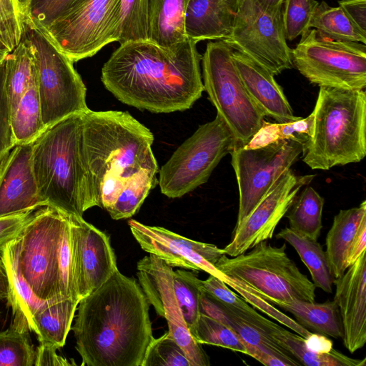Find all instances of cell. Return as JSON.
<instances>
[{
  "mask_svg": "<svg viewBox=\"0 0 366 366\" xmlns=\"http://www.w3.org/2000/svg\"><path fill=\"white\" fill-rule=\"evenodd\" d=\"M197 42L164 47L149 40L120 44L104 63L101 80L119 101L154 113L190 109L204 91Z\"/></svg>",
  "mask_w": 366,
  "mask_h": 366,
  "instance_id": "6da1fadb",
  "label": "cell"
},
{
  "mask_svg": "<svg viewBox=\"0 0 366 366\" xmlns=\"http://www.w3.org/2000/svg\"><path fill=\"white\" fill-rule=\"evenodd\" d=\"M149 302L135 280L119 269L80 300L71 327L81 366H141L154 338Z\"/></svg>",
  "mask_w": 366,
  "mask_h": 366,
  "instance_id": "7a4b0ae2",
  "label": "cell"
},
{
  "mask_svg": "<svg viewBox=\"0 0 366 366\" xmlns=\"http://www.w3.org/2000/svg\"><path fill=\"white\" fill-rule=\"evenodd\" d=\"M81 152L86 175V207L102 208L103 183L127 181L142 169H159L154 136L127 112L86 110L81 114Z\"/></svg>",
  "mask_w": 366,
  "mask_h": 366,
  "instance_id": "3957f363",
  "label": "cell"
},
{
  "mask_svg": "<svg viewBox=\"0 0 366 366\" xmlns=\"http://www.w3.org/2000/svg\"><path fill=\"white\" fill-rule=\"evenodd\" d=\"M9 247L22 277L38 298L80 301L73 278L69 214L51 206L37 209Z\"/></svg>",
  "mask_w": 366,
  "mask_h": 366,
  "instance_id": "277c9868",
  "label": "cell"
},
{
  "mask_svg": "<svg viewBox=\"0 0 366 366\" xmlns=\"http://www.w3.org/2000/svg\"><path fill=\"white\" fill-rule=\"evenodd\" d=\"M81 114L48 127L31 143L32 168L41 197L46 206L77 217L87 210Z\"/></svg>",
  "mask_w": 366,
  "mask_h": 366,
  "instance_id": "5b68a950",
  "label": "cell"
},
{
  "mask_svg": "<svg viewBox=\"0 0 366 366\" xmlns=\"http://www.w3.org/2000/svg\"><path fill=\"white\" fill-rule=\"evenodd\" d=\"M313 133L302 160L312 169L360 162L366 155V93L320 87L312 112Z\"/></svg>",
  "mask_w": 366,
  "mask_h": 366,
  "instance_id": "8992f818",
  "label": "cell"
},
{
  "mask_svg": "<svg viewBox=\"0 0 366 366\" xmlns=\"http://www.w3.org/2000/svg\"><path fill=\"white\" fill-rule=\"evenodd\" d=\"M250 249L234 257L224 254L214 266L271 304L295 300L315 302L316 287L288 257L285 243L277 247L266 240Z\"/></svg>",
  "mask_w": 366,
  "mask_h": 366,
  "instance_id": "52a82bcc",
  "label": "cell"
},
{
  "mask_svg": "<svg viewBox=\"0 0 366 366\" xmlns=\"http://www.w3.org/2000/svg\"><path fill=\"white\" fill-rule=\"evenodd\" d=\"M232 51L222 40L208 42L202 56V81L217 114L231 131L237 146L244 147L260 129L265 116L247 92Z\"/></svg>",
  "mask_w": 366,
  "mask_h": 366,
  "instance_id": "ba28073f",
  "label": "cell"
},
{
  "mask_svg": "<svg viewBox=\"0 0 366 366\" xmlns=\"http://www.w3.org/2000/svg\"><path fill=\"white\" fill-rule=\"evenodd\" d=\"M24 36L33 54L45 127L88 110L86 88L74 62L58 49L41 26L29 19Z\"/></svg>",
  "mask_w": 366,
  "mask_h": 366,
  "instance_id": "9c48e42d",
  "label": "cell"
},
{
  "mask_svg": "<svg viewBox=\"0 0 366 366\" xmlns=\"http://www.w3.org/2000/svg\"><path fill=\"white\" fill-rule=\"evenodd\" d=\"M237 146L217 114L187 139L159 169L158 184L169 198L182 197L207 182L219 162Z\"/></svg>",
  "mask_w": 366,
  "mask_h": 366,
  "instance_id": "30bf717a",
  "label": "cell"
},
{
  "mask_svg": "<svg viewBox=\"0 0 366 366\" xmlns=\"http://www.w3.org/2000/svg\"><path fill=\"white\" fill-rule=\"evenodd\" d=\"M292 49L293 66L320 87L362 90L366 86V45L335 41L316 29L301 36Z\"/></svg>",
  "mask_w": 366,
  "mask_h": 366,
  "instance_id": "8fae6325",
  "label": "cell"
},
{
  "mask_svg": "<svg viewBox=\"0 0 366 366\" xmlns=\"http://www.w3.org/2000/svg\"><path fill=\"white\" fill-rule=\"evenodd\" d=\"M119 22L120 0H84L49 27L41 28L58 49L76 62L118 41Z\"/></svg>",
  "mask_w": 366,
  "mask_h": 366,
  "instance_id": "7c38bea8",
  "label": "cell"
},
{
  "mask_svg": "<svg viewBox=\"0 0 366 366\" xmlns=\"http://www.w3.org/2000/svg\"><path fill=\"white\" fill-rule=\"evenodd\" d=\"M282 10L269 12L256 0H240L230 35L222 41L274 75L292 68V49L286 41Z\"/></svg>",
  "mask_w": 366,
  "mask_h": 366,
  "instance_id": "4fadbf2b",
  "label": "cell"
},
{
  "mask_svg": "<svg viewBox=\"0 0 366 366\" xmlns=\"http://www.w3.org/2000/svg\"><path fill=\"white\" fill-rule=\"evenodd\" d=\"M304 142L285 139L257 148L236 146L231 164L239 189L237 227L253 210L279 177L297 161Z\"/></svg>",
  "mask_w": 366,
  "mask_h": 366,
  "instance_id": "5bb4252c",
  "label": "cell"
},
{
  "mask_svg": "<svg viewBox=\"0 0 366 366\" xmlns=\"http://www.w3.org/2000/svg\"><path fill=\"white\" fill-rule=\"evenodd\" d=\"M139 284L156 312L167 322L169 331L187 355L190 366H209V357L191 335L173 288L172 267L149 254L137 264Z\"/></svg>",
  "mask_w": 366,
  "mask_h": 366,
  "instance_id": "9a60e30c",
  "label": "cell"
},
{
  "mask_svg": "<svg viewBox=\"0 0 366 366\" xmlns=\"http://www.w3.org/2000/svg\"><path fill=\"white\" fill-rule=\"evenodd\" d=\"M314 177L297 176L291 169L285 172L253 210L234 227L231 242L222 249L224 253L234 257L272 239L297 194Z\"/></svg>",
  "mask_w": 366,
  "mask_h": 366,
  "instance_id": "2e32d148",
  "label": "cell"
},
{
  "mask_svg": "<svg viewBox=\"0 0 366 366\" xmlns=\"http://www.w3.org/2000/svg\"><path fill=\"white\" fill-rule=\"evenodd\" d=\"M73 278L77 297H86L118 269L109 237L83 217L69 215Z\"/></svg>",
  "mask_w": 366,
  "mask_h": 366,
  "instance_id": "e0dca14e",
  "label": "cell"
},
{
  "mask_svg": "<svg viewBox=\"0 0 366 366\" xmlns=\"http://www.w3.org/2000/svg\"><path fill=\"white\" fill-rule=\"evenodd\" d=\"M128 224L142 249L156 255L172 267L204 271L222 280L224 274L214 266L224 254L222 249L212 244L188 239L164 227L146 225L134 219H130Z\"/></svg>",
  "mask_w": 366,
  "mask_h": 366,
  "instance_id": "ac0fdd59",
  "label": "cell"
},
{
  "mask_svg": "<svg viewBox=\"0 0 366 366\" xmlns=\"http://www.w3.org/2000/svg\"><path fill=\"white\" fill-rule=\"evenodd\" d=\"M31 143L16 144L0 160V217L46 206L32 168Z\"/></svg>",
  "mask_w": 366,
  "mask_h": 366,
  "instance_id": "d6986e66",
  "label": "cell"
},
{
  "mask_svg": "<svg viewBox=\"0 0 366 366\" xmlns=\"http://www.w3.org/2000/svg\"><path fill=\"white\" fill-rule=\"evenodd\" d=\"M365 252L334 280V300L342 323L343 345L350 353L362 348L366 342Z\"/></svg>",
  "mask_w": 366,
  "mask_h": 366,
  "instance_id": "ffe728a7",
  "label": "cell"
},
{
  "mask_svg": "<svg viewBox=\"0 0 366 366\" xmlns=\"http://www.w3.org/2000/svg\"><path fill=\"white\" fill-rule=\"evenodd\" d=\"M232 55L247 92L265 117H272L277 123H286L301 118L294 114L273 74L239 51L233 50Z\"/></svg>",
  "mask_w": 366,
  "mask_h": 366,
  "instance_id": "44dd1931",
  "label": "cell"
},
{
  "mask_svg": "<svg viewBox=\"0 0 366 366\" xmlns=\"http://www.w3.org/2000/svg\"><path fill=\"white\" fill-rule=\"evenodd\" d=\"M239 1L191 0L184 15L187 38L197 43L228 38Z\"/></svg>",
  "mask_w": 366,
  "mask_h": 366,
  "instance_id": "7402d4cb",
  "label": "cell"
},
{
  "mask_svg": "<svg viewBox=\"0 0 366 366\" xmlns=\"http://www.w3.org/2000/svg\"><path fill=\"white\" fill-rule=\"evenodd\" d=\"M199 312L231 328L243 341L247 354L249 349L258 348L285 361L288 366L302 365L272 338L232 314L222 304L202 289L199 294Z\"/></svg>",
  "mask_w": 366,
  "mask_h": 366,
  "instance_id": "603a6c76",
  "label": "cell"
},
{
  "mask_svg": "<svg viewBox=\"0 0 366 366\" xmlns=\"http://www.w3.org/2000/svg\"><path fill=\"white\" fill-rule=\"evenodd\" d=\"M366 218V201L358 207L341 209L333 219L325 238V254L335 279L347 269V257L361 222Z\"/></svg>",
  "mask_w": 366,
  "mask_h": 366,
  "instance_id": "cb8c5ba5",
  "label": "cell"
},
{
  "mask_svg": "<svg viewBox=\"0 0 366 366\" xmlns=\"http://www.w3.org/2000/svg\"><path fill=\"white\" fill-rule=\"evenodd\" d=\"M1 258L4 263L9 277V293L7 300L12 309L13 315L11 326L23 332H34V315L55 302L41 300L34 294L21 275L9 244L1 254Z\"/></svg>",
  "mask_w": 366,
  "mask_h": 366,
  "instance_id": "d4e9b609",
  "label": "cell"
},
{
  "mask_svg": "<svg viewBox=\"0 0 366 366\" xmlns=\"http://www.w3.org/2000/svg\"><path fill=\"white\" fill-rule=\"evenodd\" d=\"M191 0H149V41L168 47L187 39L184 15Z\"/></svg>",
  "mask_w": 366,
  "mask_h": 366,
  "instance_id": "484cf974",
  "label": "cell"
},
{
  "mask_svg": "<svg viewBox=\"0 0 366 366\" xmlns=\"http://www.w3.org/2000/svg\"><path fill=\"white\" fill-rule=\"evenodd\" d=\"M275 305L291 313L295 321L308 330L338 339L342 337V327L336 302L322 303L295 300Z\"/></svg>",
  "mask_w": 366,
  "mask_h": 366,
  "instance_id": "4316f807",
  "label": "cell"
},
{
  "mask_svg": "<svg viewBox=\"0 0 366 366\" xmlns=\"http://www.w3.org/2000/svg\"><path fill=\"white\" fill-rule=\"evenodd\" d=\"M79 302L74 298L55 302L34 315V333L39 343L57 348L65 345Z\"/></svg>",
  "mask_w": 366,
  "mask_h": 366,
  "instance_id": "83f0119b",
  "label": "cell"
},
{
  "mask_svg": "<svg viewBox=\"0 0 366 366\" xmlns=\"http://www.w3.org/2000/svg\"><path fill=\"white\" fill-rule=\"evenodd\" d=\"M292 246L307 267L312 282L316 287L327 293L332 292L334 277L332 274L325 252L317 240L300 234L290 227L282 229L277 234Z\"/></svg>",
  "mask_w": 366,
  "mask_h": 366,
  "instance_id": "f1b7e54d",
  "label": "cell"
},
{
  "mask_svg": "<svg viewBox=\"0 0 366 366\" xmlns=\"http://www.w3.org/2000/svg\"><path fill=\"white\" fill-rule=\"evenodd\" d=\"M11 122L16 144L31 143L46 129L42 120L35 70L29 86L11 114Z\"/></svg>",
  "mask_w": 366,
  "mask_h": 366,
  "instance_id": "f546056e",
  "label": "cell"
},
{
  "mask_svg": "<svg viewBox=\"0 0 366 366\" xmlns=\"http://www.w3.org/2000/svg\"><path fill=\"white\" fill-rule=\"evenodd\" d=\"M270 337L286 350L302 365L307 366H365L366 358L354 359L334 348L327 353L315 354L309 351L305 338L277 325Z\"/></svg>",
  "mask_w": 366,
  "mask_h": 366,
  "instance_id": "4dcf8cb0",
  "label": "cell"
},
{
  "mask_svg": "<svg viewBox=\"0 0 366 366\" xmlns=\"http://www.w3.org/2000/svg\"><path fill=\"white\" fill-rule=\"evenodd\" d=\"M325 200L309 184L295 197L285 216L290 228L317 240L322 229V217Z\"/></svg>",
  "mask_w": 366,
  "mask_h": 366,
  "instance_id": "1f68e13d",
  "label": "cell"
},
{
  "mask_svg": "<svg viewBox=\"0 0 366 366\" xmlns=\"http://www.w3.org/2000/svg\"><path fill=\"white\" fill-rule=\"evenodd\" d=\"M5 85L12 114L34 73L30 43L24 36L4 61Z\"/></svg>",
  "mask_w": 366,
  "mask_h": 366,
  "instance_id": "d6a6232c",
  "label": "cell"
},
{
  "mask_svg": "<svg viewBox=\"0 0 366 366\" xmlns=\"http://www.w3.org/2000/svg\"><path fill=\"white\" fill-rule=\"evenodd\" d=\"M310 28L321 36L335 41L366 44L362 33L345 14L340 6L332 7L325 1L319 3L312 16Z\"/></svg>",
  "mask_w": 366,
  "mask_h": 366,
  "instance_id": "836d02e7",
  "label": "cell"
},
{
  "mask_svg": "<svg viewBox=\"0 0 366 366\" xmlns=\"http://www.w3.org/2000/svg\"><path fill=\"white\" fill-rule=\"evenodd\" d=\"M159 169H142L123 187L114 203L107 211L113 219H127L134 215L149 192L158 184Z\"/></svg>",
  "mask_w": 366,
  "mask_h": 366,
  "instance_id": "e575fe53",
  "label": "cell"
},
{
  "mask_svg": "<svg viewBox=\"0 0 366 366\" xmlns=\"http://www.w3.org/2000/svg\"><path fill=\"white\" fill-rule=\"evenodd\" d=\"M314 116L312 112L305 118L286 123H269L264 120L260 129L256 133L246 148H257L285 139L305 142L313 133Z\"/></svg>",
  "mask_w": 366,
  "mask_h": 366,
  "instance_id": "d590c367",
  "label": "cell"
},
{
  "mask_svg": "<svg viewBox=\"0 0 366 366\" xmlns=\"http://www.w3.org/2000/svg\"><path fill=\"white\" fill-rule=\"evenodd\" d=\"M27 0H0V44L12 51L24 36Z\"/></svg>",
  "mask_w": 366,
  "mask_h": 366,
  "instance_id": "8d00e7d4",
  "label": "cell"
},
{
  "mask_svg": "<svg viewBox=\"0 0 366 366\" xmlns=\"http://www.w3.org/2000/svg\"><path fill=\"white\" fill-rule=\"evenodd\" d=\"M149 0H120V44L149 40Z\"/></svg>",
  "mask_w": 366,
  "mask_h": 366,
  "instance_id": "74e56055",
  "label": "cell"
},
{
  "mask_svg": "<svg viewBox=\"0 0 366 366\" xmlns=\"http://www.w3.org/2000/svg\"><path fill=\"white\" fill-rule=\"evenodd\" d=\"M189 332L201 345H216L247 354L243 341L231 328L206 315L199 314L196 324Z\"/></svg>",
  "mask_w": 366,
  "mask_h": 366,
  "instance_id": "f35d334b",
  "label": "cell"
},
{
  "mask_svg": "<svg viewBox=\"0 0 366 366\" xmlns=\"http://www.w3.org/2000/svg\"><path fill=\"white\" fill-rule=\"evenodd\" d=\"M35 357L29 332L11 326L0 331V366H34Z\"/></svg>",
  "mask_w": 366,
  "mask_h": 366,
  "instance_id": "ab89813d",
  "label": "cell"
},
{
  "mask_svg": "<svg viewBox=\"0 0 366 366\" xmlns=\"http://www.w3.org/2000/svg\"><path fill=\"white\" fill-rule=\"evenodd\" d=\"M199 279L194 273L177 269L173 272L174 295L189 331L199 316Z\"/></svg>",
  "mask_w": 366,
  "mask_h": 366,
  "instance_id": "60d3db41",
  "label": "cell"
},
{
  "mask_svg": "<svg viewBox=\"0 0 366 366\" xmlns=\"http://www.w3.org/2000/svg\"><path fill=\"white\" fill-rule=\"evenodd\" d=\"M141 366H190L181 346L168 330L149 344Z\"/></svg>",
  "mask_w": 366,
  "mask_h": 366,
  "instance_id": "b9f144b4",
  "label": "cell"
},
{
  "mask_svg": "<svg viewBox=\"0 0 366 366\" xmlns=\"http://www.w3.org/2000/svg\"><path fill=\"white\" fill-rule=\"evenodd\" d=\"M319 2L315 0H285L282 10L286 40L293 41L310 29V22Z\"/></svg>",
  "mask_w": 366,
  "mask_h": 366,
  "instance_id": "7bdbcfd3",
  "label": "cell"
},
{
  "mask_svg": "<svg viewBox=\"0 0 366 366\" xmlns=\"http://www.w3.org/2000/svg\"><path fill=\"white\" fill-rule=\"evenodd\" d=\"M222 281L237 292L249 305L289 327L297 335L305 338L312 333L295 320L276 309L271 303L263 299L255 291L242 282L224 275Z\"/></svg>",
  "mask_w": 366,
  "mask_h": 366,
  "instance_id": "ee69618b",
  "label": "cell"
},
{
  "mask_svg": "<svg viewBox=\"0 0 366 366\" xmlns=\"http://www.w3.org/2000/svg\"><path fill=\"white\" fill-rule=\"evenodd\" d=\"M84 0H29L28 19L46 29Z\"/></svg>",
  "mask_w": 366,
  "mask_h": 366,
  "instance_id": "f6af8a7d",
  "label": "cell"
},
{
  "mask_svg": "<svg viewBox=\"0 0 366 366\" xmlns=\"http://www.w3.org/2000/svg\"><path fill=\"white\" fill-rule=\"evenodd\" d=\"M11 117V107L5 85L4 61L0 66V160L16 145Z\"/></svg>",
  "mask_w": 366,
  "mask_h": 366,
  "instance_id": "bcb514c9",
  "label": "cell"
},
{
  "mask_svg": "<svg viewBox=\"0 0 366 366\" xmlns=\"http://www.w3.org/2000/svg\"><path fill=\"white\" fill-rule=\"evenodd\" d=\"M34 211L0 217V254L21 232Z\"/></svg>",
  "mask_w": 366,
  "mask_h": 366,
  "instance_id": "7dc6e473",
  "label": "cell"
},
{
  "mask_svg": "<svg viewBox=\"0 0 366 366\" xmlns=\"http://www.w3.org/2000/svg\"><path fill=\"white\" fill-rule=\"evenodd\" d=\"M339 6L364 34H366V0H340Z\"/></svg>",
  "mask_w": 366,
  "mask_h": 366,
  "instance_id": "c3c4849f",
  "label": "cell"
},
{
  "mask_svg": "<svg viewBox=\"0 0 366 366\" xmlns=\"http://www.w3.org/2000/svg\"><path fill=\"white\" fill-rule=\"evenodd\" d=\"M57 348L55 346L39 343L36 349L35 366L41 365H75L76 363L70 362L69 360L59 355L56 352Z\"/></svg>",
  "mask_w": 366,
  "mask_h": 366,
  "instance_id": "681fc988",
  "label": "cell"
},
{
  "mask_svg": "<svg viewBox=\"0 0 366 366\" xmlns=\"http://www.w3.org/2000/svg\"><path fill=\"white\" fill-rule=\"evenodd\" d=\"M366 251V218L360 223L347 257V266L352 265Z\"/></svg>",
  "mask_w": 366,
  "mask_h": 366,
  "instance_id": "f907efd6",
  "label": "cell"
},
{
  "mask_svg": "<svg viewBox=\"0 0 366 366\" xmlns=\"http://www.w3.org/2000/svg\"><path fill=\"white\" fill-rule=\"evenodd\" d=\"M305 345L309 351L315 354L327 353L333 349V342L330 339L316 332H312L305 338Z\"/></svg>",
  "mask_w": 366,
  "mask_h": 366,
  "instance_id": "816d5d0a",
  "label": "cell"
},
{
  "mask_svg": "<svg viewBox=\"0 0 366 366\" xmlns=\"http://www.w3.org/2000/svg\"><path fill=\"white\" fill-rule=\"evenodd\" d=\"M9 293L8 273L1 258H0V300H7Z\"/></svg>",
  "mask_w": 366,
  "mask_h": 366,
  "instance_id": "f5cc1de1",
  "label": "cell"
},
{
  "mask_svg": "<svg viewBox=\"0 0 366 366\" xmlns=\"http://www.w3.org/2000/svg\"><path fill=\"white\" fill-rule=\"evenodd\" d=\"M265 11L275 12L282 9L285 0H256Z\"/></svg>",
  "mask_w": 366,
  "mask_h": 366,
  "instance_id": "db71d44e",
  "label": "cell"
},
{
  "mask_svg": "<svg viewBox=\"0 0 366 366\" xmlns=\"http://www.w3.org/2000/svg\"><path fill=\"white\" fill-rule=\"evenodd\" d=\"M9 51L0 44V66L6 59L7 55L9 54Z\"/></svg>",
  "mask_w": 366,
  "mask_h": 366,
  "instance_id": "11a10c76",
  "label": "cell"
},
{
  "mask_svg": "<svg viewBox=\"0 0 366 366\" xmlns=\"http://www.w3.org/2000/svg\"><path fill=\"white\" fill-rule=\"evenodd\" d=\"M29 0H27V2L29 1Z\"/></svg>",
  "mask_w": 366,
  "mask_h": 366,
  "instance_id": "9f6ffc18",
  "label": "cell"
}]
</instances>
